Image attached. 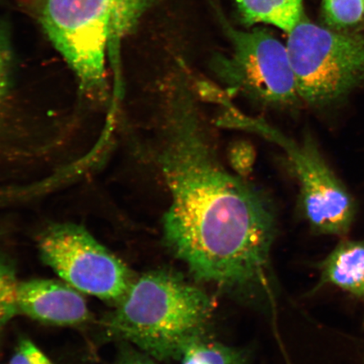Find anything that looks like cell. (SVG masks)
<instances>
[{"instance_id":"8992f818","label":"cell","mask_w":364,"mask_h":364,"mask_svg":"<svg viewBox=\"0 0 364 364\" xmlns=\"http://www.w3.org/2000/svg\"><path fill=\"white\" fill-rule=\"evenodd\" d=\"M39 250L43 261L65 283L116 306L136 279L124 262L81 225L49 227L41 236Z\"/></svg>"},{"instance_id":"5bb4252c","label":"cell","mask_w":364,"mask_h":364,"mask_svg":"<svg viewBox=\"0 0 364 364\" xmlns=\"http://www.w3.org/2000/svg\"><path fill=\"white\" fill-rule=\"evenodd\" d=\"M230 163L233 171L239 176L247 177L253 169L256 154L249 143L240 141L230 150Z\"/></svg>"},{"instance_id":"2e32d148","label":"cell","mask_w":364,"mask_h":364,"mask_svg":"<svg viewBox=\"0 0 364 364\" xmlns=\"http://www.w3.org/2000/svg\"><path fill=\"white\" fill-rule=\"evenodd\" d=\"M12 76V58L7 41L0 34V102L11 89Z\"/></svg>"},{"instance_id":"ba28073f","label":"cell","mask_w":364,"mask_h":364,"mask_svg":"<svg viewBox=\"0 0 364 364\" xmlns=\"http://www.w3.org/2000/svg\"><path fill=\"white\" fill-rule=\"evenodd\" d=\"M20 314L56 326L80 325L90 317L82 295L70 284L33 279L19 284Z\"/></svg>"},{"instance_id":"4fadbf2b","label":"cell","mask_w":364,"mask_h":364,"mask_svg":"<svg viewBox=\"0 0 364 364\" xmlns=\"http://www.w3.org/2000/svg\"><path fill=\"white\" fill-rule=\"evenodd\" d=\"M327 23L346 27L361 21L364 14V0H323Z\"/></svg>"},{"instance_id":"6da1fadb","label":"cell","mask_w":364,"mask_h":364,"mask_svg":"<svg viewBox=\"0 0 364 364\" xmlns=\"http://www.w3.org/2000/svg\"><path fill=\"white\" fill-rule=\"evenodd\" d=\"M199 100L182 75L163 90L157 161L170 196L164 240L196 280L248 294L267 279L274 204L222 163Z\"/></svg>"},{"instance_id":"ac0fdd59","label":"cell","mask_w":364,"mask_h":364,"mask_svg":"<svg viewBox=\"0 0 364 364\" xmlns=\"http://www.w3.org/2000/svg\"><path fill=\"white\" fill-rule=\"evenodd\" d=\"M146 0H112L113 13L117 19L130 20L140 15Z\"/></svg>"},{"instance_id":"7c38bea8","label":"cell","mask_w":364,"mask_h":364,"mask_svg":"<svg viewBox=\"0 0 364 364\" xmlns=\"http://www.w3.org/2000/svg\"><path fill=\"white\" fill-rule=\"evenodd\" d=\"M19 284L13 264L0 257V329L20 314Z\"/></svg>"},{"instance_id":"8fae6325","label":"cell","mask_w":364,"mask_h":364,"mask_svg":"<svg viewBox=\"0 0 364 364\" xmlns=\"http://www.w3.org/2000/svg\"><path fill=\"white\" fill-rule=\"evenodd\" d=\"M249 352L201 336L182 352L181 364H249Z\"/></svg>"},{"instance_id":"7a4b0ae2","label":"cell","mask_w":364,"mask_h":364,"mask_svg":"<svg viewBox=\"0 0 364 364\" xmlns=\"http://www.w3.org/2000/svg\"><path fill=\"white\" fill-rule=\"evenodd\" d=\"M213 311L206 291L175 271L154 270L135 279L106 325L156 360H180L186 346L207 335Z\"/></svg>"},{"instance_id":"52a82bcc","label":"cell","mask_w":364,"mask_h":364,"mask_svg":"<svg viewBox=\"0 0 364 364\" xmlns=\"http://www.w3.org/2000/svg\"><path fill=\"white\" fill-rule=\"evenodd\" d=\"M218 77L228 94L262 106L284 108L301 102L286 46L262 30L233 34V53Z\"/></svg>"},{"instance_id":"9c48e42d","label":"cell","mask_w":364,"mask_h":364,"mask_svg":"<svg viewBox=\"0 0 364 364\" xmlns=\"http://www.w3.org/2000/svg\"><path fill=\"white\" fill-rule=\"evenodd\" d=\"M318 268V288L333 286L364 302V240H341Z\"/></svg>"},{"instance_id":"30bf717a","label":"cell","mask_w":364,"mask_h":364,"mask_svg":"<svg viewBox=\"0 0 364 364\" xmlns=\"http://www.w3.org/2000/svg\"><path fill=\"white\" fill-rule=\"evenodd\" d=\"M248 25H271L289 33L303 19L304 0H235Z\"/></svg>"},{"instance_id":"9a60e30c","label":"cell","mask_w":364,"mask_h":364,"mask_svg":"<svg viewBox=\"0 0 364 364\" xmlns=\"http://www.w3.org/2000/svg\"><path fill=\"white\" fill-rule=\"evenodd\" d=\"M10 364H54L29 339H23L11 359Z\"/></svg>"},{"instance_id":"5b68a950","label":"cell","mask_w":364,"mask_h":364,"mask_svg":"<svg viewBox=\"0 0 364 364\" xmlns=\"http://www.w3.org/2000/svg\"><path fill=\"white\" fill-rule=\"evenodd\" d=\"M112 0H46L42 24L82 90L102 97L107 89L106 55L112 41Z\"/></svg>"},{"instance_id":"3957f363","label":"cell","mask_w":364,"mask_h":364,"mask_svg":"<svg viewBox=\"0 0 364 364\" xmlns=\"http://www.w3.org/2000/svg\"><path fill=\"white\" fill-rule=\"evenodd\" d=\"M210 102L220 107L218 127L257 135L284 150L297 176L300 206L312 230L341 237L348 234L356 218V203L311 136L294 139L264 118L241 111L222 89L213 92Z\"/></svg>"},{"instance_id":"277c9868","label":"cell","mask_w":364,"mask_h":364,"mask_svg":"<svg viewBox=\"0 0 364 364\" xmlns=\"http://www.w3.org/2000/svg\"><path fill=\"white\" fill-rule=\"evenodd\" d=\"M300 100L323 108L364 85V35L331 31L302 19L286 44Z\"/></svg>"},{"instance_id":"e0dca14e","label":"cell","mask_w":364,"mask_h":364,"mask_svg":"<svg viewBox=\"0 0 364 364\" xmlns=\"http://www.w3.org/2000/svg\"><path fill=\"white\" fill-rule=\"evenodd\" d=\"M154 360L156 359L140 351L133 345L122 341L119 353L114 364H157Z\"/></svg>"}]
</instances>
